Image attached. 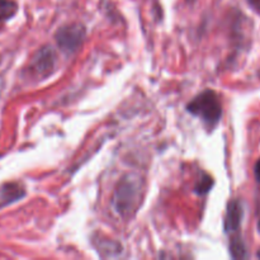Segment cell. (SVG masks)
Wrapping results in <instances>:
<instances>
[{
	"instance_id": "obj_1",
	"label": "cell",
	"mask_w": 260,
	"mask_h": 260,
	"mask_svg": "<svg viewBox=\"0 0 260 260\" xmlns=\"http://www.w3.org/2000/svg\"><path fill=\"white\" fill-rule=\"evenodd\" d=\"M144 193V183L140 177L127 174L121 179L114 190L112 206L121 217L128 218L136 213Z\"/></svg>"
},
{
	"instance_id": "obj_2",
	"label": "cell",
	"mask_w": 260,
	"mask_h": 260,
	"mask_svg": "<svg viewBox=\"0 0 260 260\" xmlns=\"http://www.w3.org/2000/svg\"><path fill=\"white\" fill-rule=\"evenodd\" d=\"M187 111L200 117L208 127H215L222 117V104L213 90H205L187 104Z\"/></svg>"
},
{
	"instance_id": "obj_3",
	"label": "cell",
	"mask_w": 260,
	"mask_h": 260,
	"mask_svg": "<svg viewBox=\"0 0 260 260\" xmlns=\"http://www.w3.org/2000/svg\"><path fill=\"white\" fill-rule=\"evenodd\" d=\"M86 36V28L79 23H71L61 27L56 32V42L65 53L70 55L78 51Z\"/></svg>"
},
{
	"instance_id": "obj_4",
	"label": "cell",
	"mask_w": 260,
	"mask_h": 260,
	"mask_svg": "<svg viewBox=\"0 0 260 260\" xmlns=\"http://www.w3.org/2000/svg\"><path fill=\"white\" fill-rule=\"evenodd\" d=\"M56 53L52 47L45 46L36 52L29 63V70L37 78H48L56 69Z\"/></svg>"
},
{
	"instance_id": "obj_5",
	"label": "cell",
	"mask_w": 260,
	"mask_h": 260,
	"mask_svg": "<svg viewBox=\"0 0 260 260\" xmlns=\"http://www.w3.org/2000/svg\"><path fill=\"white\" fill-rule=\"evenodd\" d=\"M244 217V207L240 201L233 200L229 202L225 216V231L234 233L239 230Z\"/></svg>"
},
{
	"instance_id": "obj_6",
	"label": "cell",
	"mask_w": 260,
	"mask_h": 260,
	"mask_svg": "<svg viewBox=\"0 0 260 260\" xmlns=\"http://www.w3.org/2000/svg\"><path fill=\"white\" fill-rule=\"evenodd\" d=\"M93 244L98 253L101 254V256H104V258H108V256L113 258V256H118L122 253L121 244L112 240V239H94Z\"/></svg>"
},
{
	"instance_id": "obj_7",
	"label": "cell",
	"mask_w": 260,
	"mask_h": 260,
	"mask_svg": "<svg viewBox=\"0 0 260 260\" xmlns=\"http://www.w3.org/2000/svg\"><path fill=\"white\" fill-rule=\"evenodd\" d=\"M24 188L18 183H8L0 190V200L3 201V205H9L24 197Z\"/></svg>"
},
{
	"instance_id": "obj_8",
	"label": "cell",
	"mask_w": 260,
	"mask_h": 260,
	"mask_svg": "<svg viewBox=\"0 0 260 260\" xmlns=\"http://www.w3.org/2000/svg\"><path fill=\"white\" fill-rule=\"evenodd\" d=\"M18 12V5L14 0H0V23L10 19Z\"/></svg>"
},
{
	"instance_id": "obj_9",
	"label": "cell",
	"mask_w": 260,
	"mask_h": 260,
	"mask_svg": "<svg viewBox=\"0 0 260 260\" xmlns=\"http://www.w3.org/2000/svg\"><path fill=\"white\" fill-rule=\"evenodd\" d=\"M230 254L234 259H245L248 258L246 246L241 238H234L230 243Z\"/></svg>"
},
{
	"instance_id": "obj_10",
	"label": "cell",
	"mask_w": 260,
	"mask_h": 260,
	"mask_svg": "<svg viewBox=\"0 0 260 260\" xmlns=\"http://www.w3.org/2000/svg\"><path fill=\"white\" fill-rule=\"evenodd\" d=\"M213 187V179L207 174H203L202 178L198 180L197 184L194 185V192L197 194L203 196L206 193H208L211 190V188Z\"/></svg>"
},
{
	"instance_id": "obj_11",
	"label": "cell",
	"mask_w": 260,
	"mask_h": 260,
	"mask_svg": "<svg viewBox=\"0 0 260 260\" xmlns=\"http://www.w3.org/2000/svg\"><path fill=\"white\" fill-rule=\"evenodd\" d=\"M254 174H255L256 182L260 183V159L256 161L255 167H254Z\"/></svg>"
},
{
	"instance_id": "obj_12",
	"label": "cell",
	"mask_w": 260,
	"mask_h": 260,
	"mask_svg": "<svg viewBox=\"0 0 260 260\" xmlns=\"http://www.w3.org/2000/svg\"><path fill=\"white\" fill-rule=\"evenodd\" d=\"M250 7L260 13V0H248Z\"/></svg>"
},
{
	"instance_id": "obj_13",
	"label": "cell",
	"mask_w": 260,
	"mask_h": 260,
	"mask_svg": "<svg viewBox=\"0 0 260 260\" xmlns=\"http://www.w3.org/2000/svg\"><path fill=\"white\" fill-rule=\"evenodd\" d=\"M258 231L260 233V220H259V222H258Z\"/></svg>"
},
{
	"instance_id": "obj_14",
	"label": "cell",
	"mask_w": 260,
	"mask_h": 260,
	"mask_svg": "<svg viewBox=\"0 0 260 260\" xmlns=\"http://www.w3.org/2000/svg\"><path fill=\"white\" fill-rule=\"evenodd\" d=\"M187 2L188 3H193V2H194V0H187Z\"/></svg>"
},
{
	"instance_id": "obj_15",
	"label": "cell",
	"mask_w": 260,
	"mask_h": 260,
	"mask_svg": "<svg viewBox=\"0 0 260 260\" xmlns=\"http://www.w3.org/2000/svg\"><path fill=\"white\" fill-rule=\"evenodd\" d=\"M258 258L260 259V250H259V253H258Z\"/></svg>"
}]
</instances>
